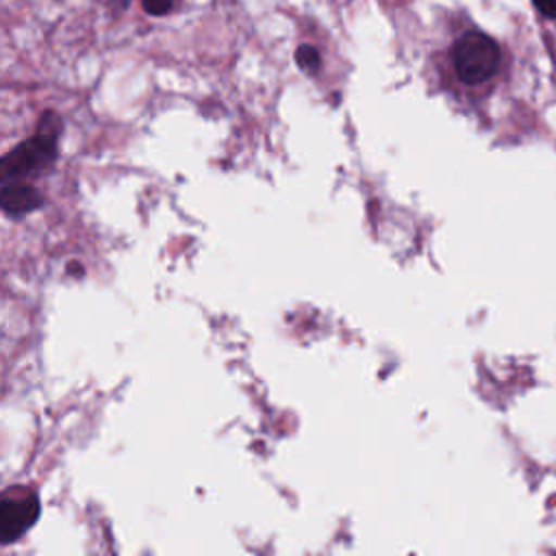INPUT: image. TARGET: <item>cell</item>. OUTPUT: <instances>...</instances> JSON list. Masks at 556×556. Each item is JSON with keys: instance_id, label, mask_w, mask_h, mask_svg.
Wrapping results in <instances>:
<instances>
[{"instance_id": "1", "label": "cell", "mask_w": 556, "mask_h": 556, "mask_svg": "<svg viewBox=\"0 0 556 556\" xmlns=\"http://www.w3.org/2000/svg\"><path fill=\"white\" fill-rule=\"evenodd\" d=\"M61 117L56 111H43L37 122V132L9 150L0 161L2 180H22L30 174L43 172L54 163L61 132Z\"/></svg>"}, {"instance_id": "2", "label": "cell", "mask_w": 556, "mask_h": 556, "mask_svg": "<svg viewBox=\"0 0 556 556\" xmlns=\"http://www.w3.org/2000/svg\"><path fill=\"white\" fill-rule=\"evenodd\" d=\"M452 67L465 85H480L495 76L500 70L502 52L495 39L480 30H467L460 35L450 50Z\"/></svg>"}, {"instance_id": "3", "label": "cell", "mask_w": 556, "mask_h": 556, "mask_svg": "<svg viewBox=\"0 0 556 556\" xmlns=\"http://www.w3.org/2000/svg\"><path fill=\"white\" fill-rule=\"evenodd\" d=\"M39 517V497L35 493L4 495L0 504V539L4 545L17 541Z\"/></svg>"}, {"instance_id": "4", "label": "cell", "mask_w": 556, "mask_h": 556, "mask_svg": "<svg viewBox=\"0 0 556 556\" xmlns=\"http://www.w3.org/2000/svg\"><path fill=\"white\" fill-rule=\"evenodd\" d=\"M43 204L39 189L24 180H7L0 191V206L9 217H24Z\"/></svg>"}, {"instance_id": "5", "label": "cell", "mask_w": 556, "mask_h": 556, "mask_svg": "<svg viewBox=\"0 0 556 556\" xmlns=\"http://www.w3.org/2000/svg\"><path fill=\"white\" fill-rule=\"evenodd\" d=\"M295 63H298V67L304 72V74H317L319 70H321V54H319V50L315 48V46H311V43H302V46H298V50H295Z\"/></svg>"}, {"instance_id": "6", "label": "cell", "mask_w": 556, "mask_h": 556, "mask_svg": "<svg viewBox=\"0 0 556 556\" xmlns=\"http://www.w3.org/2000/svg\"><path fill=\"white\" fill-rule=\"evenodd\" d=\"M141 7H143L146 13L161 17V15H167L172 11L174 0H141Z\"/></svg>"}, {"instance_id": "7", "label": "cell", "mask_w": 556, "mask_h": 556, "mask_svg": "<svg viewBox=\"0 0 556 556\" xmlns=\"http://www.w3.org/2000/svg\"><path fill=\"white\" fill-rule=\"evenodd\" d=\"M532 4H534L545 17H556V0H532Z\"/></svg>"}]
</instances>
